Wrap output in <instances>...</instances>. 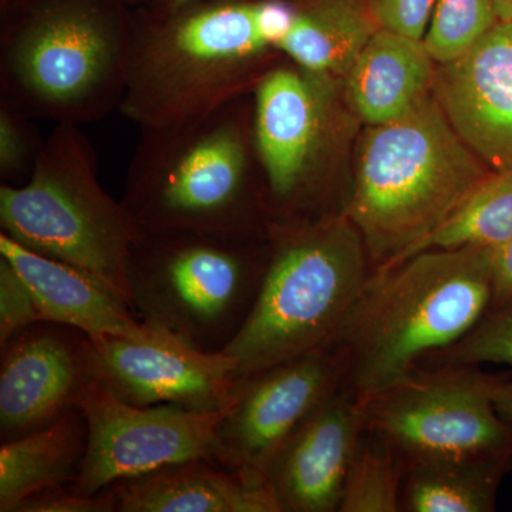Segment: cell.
I'll return each mask as SVG.
<instances>
[{
	"label": "cell",
	"instance_id": "obj_33",
	"mask_svg": "<svg viewBox=\"0 0 512 512\" xmlns=\"http://www.w3.org/2000/svg\"><path fill=\"white\" fill-rule=\"evenodd\" d=\"M205 2V0H147L143 6L158 10H170L183 8V6L192 5V3Z\"/></svg>",
	"mask_w": 512,
	"mask_h": 512
},
{
	"label": "cell",
	"instance_id": "obj_10",
	"mask_svg": "<svg viewBox=\"0 0 512 512\" xmlns=\"http://www.w3.org/2000/svg\"><path fill=\"white\" fill-rule=\"evenodd\" d=\"M342 80L276 63L252 93L254 144L274 224L306 222L340 137Z\"/></svg>",
	"mask_w": 512,
	"mask_h": 512
},
{
	"label": "cell",
	"instance_id": "obj_12",
	"mask_svg": "<svg viewBox=\"0 0 512 512\" xmlns=\"http://www.w3.org/2000/svg\"><path fill=\"white\" fill-rule=\"evenodd\" d=\"M345 367L333 348L286 360L241 379L237 400L215 436L212 460L255 478L293 430L343 386Z\"/></svg>",
	"mask_w": 512,
	"mask_h": 512
},
{
	"label": "cell",
	"instance_id": "obj_34",
	"mask_svg": "<svg viewBox=\"0 0 512 512\" xmlns=\"http://www.w3.org/2000/svg\"><path fill=\"white\" fill-rule=\"evenodd\" d=\"M501 20H512V0H494Z\"/></svg>",
	"mask_w": 512,
	"mask_h": 512
},
{
	"label": "cell",
	"instance_id": "obj_17",
	"mask_svg": "<svg viewBox=\"0 0 512 512\" xmlns=\"http://www.w3.org/2000/svg\"><path fill=\"white\" fill-rule=\"evenodd\" d=\"M0 256L30 286L45 322L70 326L90 338L114 336L144 342L161 333L134 318L131 306L92 275L30 251L3 232Z\"/></svg>",
	"mask_w": 512,
	"mask_h": 512
},
{
	"label": "cell",
	"instance_id": "obj_35",
	"mask_svg": "<svg viewBox=\"0 0 512 512\" xmlns=\"http://www.w3.org/2000/svg\"><path fill=\"white\" fill-rule=\"evenodd\" d=\"M121 2L126 3V5L130 6V8L136 9L140 8V6H143L147 0H121Z\"/></svg>",
	"mask_w": 512,
	"mask_h": 512
},
{
	"label": "cell",
	"instance_id": "obj_7",
	"mask_svg": "<svg viewBox=\"0 0 512 512\" xmlns=\"http://www.w3.org/2000/svg\"><path fill=\"white\" fill-rule=\"evenodd\" d=\"M0 227L30 251L82 269L130 305L128 258L140 229L123 202L104 191L79 124H55L25 184H0Z\"/></svg>",
	"mask_w": 512,
	"mask_h": 512
},
{
	"label": "cell",
	"instance_id": "obj_9",
	"mask_svg": "<svg viewBox=\"0 0 512 512\" xmlns=\"http://www.w3.org/2000/svg\"><path fill=\"white\" fill-rule=\"evenodd\" d=\"M495 380L474 366L416 369L360 397L366 430L386 441L404 467L446 460L512 464V427L495 409Z\"/></svg>",
	"mask_w": 512,
	"mask_h": 512
},
{
	"label": "cell",
	"instance_id": "obj_23",
	"mask_svg": "<svg viewBox=\"0 0 512 512\" xmlns=\"http://www.w3.org/2000/svg\"><path fill=\"white\" fill-rule=\"evenodd\" d=\"M511 238L512 174L493 171L439 228L384 265L397 264L431 249H495Z\"/></svg>",
	"mask_w": 512,
	"mask_h": 512
},
{
	"label": "cell",
	"instance_id": "obj_28",
	"mask_svg": "<svg viewBox=\"0 0 512 512\" xmlns=\"http://www.w3.org/2000/svg\"><path fill=\"white\" fill-rule=\"evenodd\" d=\"M40 322L45 319L32 289L15 266L0 256V348Z\"/></svg>",
	"mask_w": 512,
	"mask_h": 512
},
{
	"label": "cell",
	"instance_id": "obj_8",
	"mask_svg": "<svg viewBox=\"0 0 512 512\" xmlns=\"http://www.w3.org/2000/svg\"><path fill=\"white\" fill-rule=\"evenodd\" d=\"M269 252V237L140 231L127 266L131 309L158 332L222 352L251 312Z\"/></svg>",
	"mask_w": 512,
	"mask_h": 512
},
{
	"label": "cell",
	"instance_id": "obj_18",
	"mask_svg": "<svg viewBox=\"0 0 512 512\" xmlns=\"http://www.w3.org/2000/svg\"><path fill=\"white\" fill-rule=\"evenodd\" d=\"M114 512H279L264 478L194 458L107 488Z\"/></svg>",
	"mask_w": 512,
	"mask_h": 512
},
{
	"label": "cell",
	"instance_id": "obj_27",
	"mask_svg": "<svg viewBox=\"0 0 512 512\" xmlns=\"http://www.w3.org/2000/svg\"><path fill=\"white\" fill-rule=\"evenodd\" d=\"M439 357L451 366H512V306L488 311L476 328L434 359Z\"/></svg>",
	"mask_w": 512,
	"mask_h": 512
},
{
	"label": "cell",
	"instance_id": "obj_22",
	"mask_svg": "<svg viewBox=\"0 0 512 512\" xmlns=\"http://www.w3.org/2000/svg\"><path fill=\"white\" fill-rule=\"evenodd\" d=\"M510 463L427 461L404 467L400 511L490 512Z\"/></svg>",
	"mask_w": 512,
	"mask_h": 512
},
{
	"label": "cell",
	"instance_id": "obj_20",
	"mask_svg": "<svg viewBox=\"0 0 512 512\" xmlns=\"http://www.w3.org/2000/svg\"><path fill=\"white\" fill-rule=\"evenodd\" d=\"M89 443V426L80 407L49 426L0 446V512H18L37 494L73 484Z\"/></svg>",
	"mask_w": 512,
	"mask_h": 512
},
{
	"label": "cell",
	"instance_id": "obj_19",
	"mask_svg": "<svg viewBox=\"0 0 512 512\" xmlns=\"http://www.w3.org/2000/svg\"><path fill=\"white\" fill-rule=\"evenodd\" d=\"M436 66L423 40L380 28L343 77V100L366 126L392 123L433 96Z\"/></svg>",
	"mask_w": 512,
	"mask_h": 512
},
{
	"label": "cell",
	"instance_id": "obj_5",
	"mask_svg": "<svg viewBox=\"0 0 512 512\" xmlns=\"http://www.w3.org/2000/svg\"><path fill=\"white\" fill-rule=\"evenodd\" d=\"M491 173L430 96L392 123L367 126L342 214L376 268L439 228Z\"/></svg>",
	"mask_w": 512,
	"mask_h": 512
},
{
	"label": "cell",
	"instance_id": "obj_13",
	"mask_svg": "<svg viewBox=\"0 0 512 512\" xmlns=\"http://www.w3.org/2000/svg\"><path fill=\"white\" fill-rule=\"evenodd\" d=\"M97 377L124 402L175 404L218 412L237 400V362L224 352H202L161 332L156 339L92 338Z\"/></svg>",
	"mask_w": 512,
	"mask_h": 512
},
{
	"label": "cell",
	"instance_id": "obj_29",
	"mask_svg": "<svg viewBox=\"0 0 512 512\" xmlns=\"http://www.w3.org/2000/svg\"><path fill=\"white\" fill-rule=\"evenodd\" d=\"M380 28L424 39L434 0H367Z\"/></svg>",
	"mask_w": 512,
	"mask_h": 512
},
{
	"label": "cell",
	"instance_id": "obj_4",
	"mask_svg": "<svg viewBox=\"0 0 512 512\" xmlns=\"http://www.w3.org/2000/svg\"><path fill=\"white\" fill-rule=\"evenodd\" d=\"M133 39L121 0H0V99L36 121L106 119L126 92Z\"/></svg>",
	"mask_w": 512,
	"mask_h": 512
},
{
	"label": "cell",
	"instance_id": "obj_11",
	"mask_svg": "<svg viewBox=\"0 0 512 512\" xmlns=\"http://www.w3.org/2000/svg\"><path fill=\"white\" fill-rule=\"evenodd\" d=\"M231 406L211 413L175 404L136 406L97 379L79 403L89 426V443L73 487L84 495H97L120 481L171 464L212 460L218 427Z\"/></svg>",
	"mask_w": 512,
	"mask_h": 512
},
{
	"label": "cell",
	"instance_id": "obj_26",
	"mask_svg": "<svg viewBox=\"0 0 512 512\" xmlns=\"http://www.w3.org/2000/svg\"><path fill=\"white\" fill-rule=\"evenodd\" d=\"M46 138L36 120L18 107L0 99V180L2 184H25L35 170Z\"/></svg>",
	"mask_w": 512,
	"mask_h": 512
},
{
	"label": "cell",
	"instance_id": "obj_24",
	"mask_svg": "<svg viewBox=\"0 0 512 512\" xmlns=\"http://www.w3.org/2000/svg\"><path fill=\"white\" fill-rule=\"evenodd\" d=\"M404 464L392 447L365 431L350 466L339 512L400 511Z\"/></svg>",
	"mask_w": 512,
	"mask_h": 512
},
{
	"label": "cell",
	"instance_id": "obj_30",
	"mask_svg": "<svg viewBox=\"0 0 512 512\" xmlns=\"http://www.w3.org/2000/svg\"><path fill=\"white\" fill-rule=\"evenodd\" d=\"M18 512H114V500L109 490L84 495L69 484L29 498Z\"/></svg>",
	"mask_w": 512,
	"mask_h": 512
},
{
	"label": "cell",
	"instance_id": "obj_31",
	"mask_svg": "<svg viewBox=\"0 0 512 512\" xmlns=\"http://www.w3.org/2000/svg\"><path fill=\"white\" fill-rule=\"evenodd\" d=\"M491 309L512 306V238L491 251Z\"/></svg>",
	"mask_w": 512,
	"mask_h": 512
},
{
	"label": "cell",
	"instance_id": "obj_1",
	"mask_svg": "<svg viewBox=\"0 0 512 512\" xmlns=\"http://www.w3.org/2000/svg\"><path fill=\"white\" fill-rule=\"evenodd\" d=\"M247 96L198 119L141 130L121 200L140 231L269 237L274 221Z\"/></svg>",
	"mask_w": 512,
	"mask_h": 512
},
{
	"label": "cell",
	"instance_id": "obj_6",
	"mask_svg": "<svg viewBox=\"0 0 512 512\" xmlns=\"http://www.w3.org/2000/svg\"><path fill=\"white\" fill-rule=\"evenodd\" d=\"M271 252L247 320L222 350L239 379L332 348L370 274L362 235L345 215L274 224Z\"/></svg>",
	"mask_w": 512,
	"mask_h": 512
},
{
	"label": "cell",
	"instance_id": "obj_2",
	"mask_svg": "<svg viewBox=\"0 0 512 512\" xmlns=\"http://www.w3.org/2000/svg\"><path fill=\"white\" fill-rule=\"evenodd\" d=\"M491 251L431 249L377 266L332 346L343 386L369 396L476 328L493 303Z\"/></svg>",
	"mask_w": 512,
	"mask_h": 512
},
{
	"label": "cell",
	"instance_id": "obj_21",
	"mask_svg": "<svg viewBox=\"0 0 512 512\" xmlns=\"http://www.w3.org/2000/svg\"><path fill=\"white\" fill-rule=\"evenodd\" d=\"M296 19L278 45L309 72L342 80L380 29L367 0H293Z\"/></svg>",
	"mask_w": 512,
	"mask_h": 512
},
{
	"label": "cell",
	"instance_id": "obj_32",
	"mask_svg": "<svg viewBox=\"0 0 512 512\" xmlns=\"http://www.w3.org/2000/svg\"><path fill=\"white\" fill-rule=\"evenodd\" d=\"M495 409L512 427V380H495L493 390Z\"/></svg>",
	"mask_w": 512,
	"mask_h": 512
},
{
	"label": "cell",
	"instance_id": "obj_15",
	"mask_svg": "<svg viewBox=\"0 0 512 512\" xmlns=\"http://www.w3.org/2000/svg\"><path fill=\"white\" fill-rule=\"evenodd\" d=\"M366 431L360 396L339 387L293 430L266 468L279 512L339 511Z\"/></svg>",
	"mask_w": 512,
	"mask_h": 512
},
{
	"label": "cell",
	"instance_id": "obj_3",
	"mask_svg": "<svg viewBox=\"0 0 512 512\" xmlns=\"http://www.w3.org/2000/svg\"><path fill=\"white\" fill-rule=\"evenodd\" d=\"M276 56L259 0L140 6L119 113L140 130L198 119L254 93Z\"/></svg>",
	"mask_w": 512,
	"mask_h": 512
},
{
	"label": "cell",
	"instance_id": "obj_14",
	"mask_svg": "<svg viewBox=\"0 0 512 512\" xmlns=\"http://www.w3.org/2000/svg\"><path fill=\"white\" fill-rule=\"evenodd\" d=\"M0 362V439H18L79 407L96 382L92 338L40 322L9 340Z\"/></svg>",
	"mask_w": 512,
	"mask_h": 512
},
{
	"label": "cell",
	"instance_id": "obj_25",
	"mask_svg": "<svg viewBox=\"0 0 512 512\" xmlns=\"http://www.w3.org/2000/svg\"><path fill=\"white\" fill-rule=\"evenodd\" d=\"M500 20L494 0H434L423 43L437 64L453 62Z\"/></svg>",
	"mask_w": 512,
	"mask_h": 512
},
{
	"label": "cell",
	"instance_id": "obj_16",
	"mask_svg": "<svg viewBox=\"0 0 512 512\" xmlns=\"http://www.w3.org/2000/svg\"><path fill=\"white\" fill-rule=\"evenodd\" d=\"M433 96L491 171L512 174V20H500L466 55L437 64Z\"/></svg>",
	"mask_w": 512,
	"mask_h": 512
}]
</instances>
